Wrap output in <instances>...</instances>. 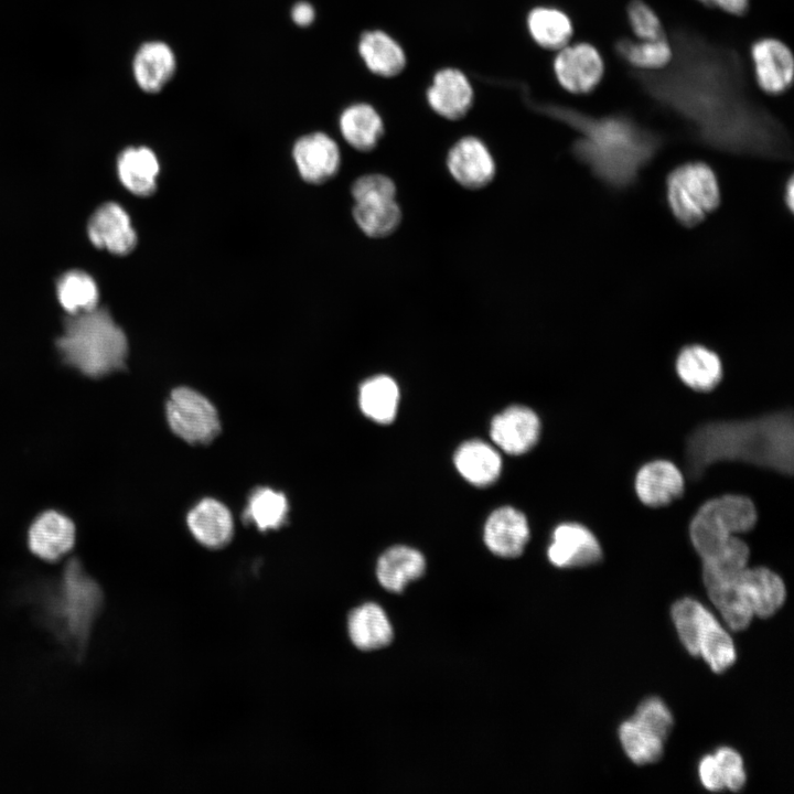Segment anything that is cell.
<instances>
[{"label":"cell","instance_id":"obj_1","mask_svg":"<svg viewBox=\"0 0 794 794\" xmlns=\"http://www.w3.org/2000/svg\"><path fill=\"white\" fill-rule=\"evenodd\" d=\"M673 56L659 71H636L643 90L717 151L791 160L785 127L749 95L742 61L731 49L686 29L672 35Z\"/></svg>","mask_w":794,"mask_h":794},{"label":"cell","instance_id":"obj_2","mask_svg":"<svg viewBox=\"0 0 794 794\" xmlns=\"http://www.w3.org/2000/svg\"><path fill=\"white\" fill-rule=\"evenodd\" d=\"M543 111L580 133L571 151L603 185L614 191L634 186L656 157L664 137L623 114L593 117L556 105Z\"/></svg>","mask_w":794,"mask_h":794},{"label":"cell","instance_id":"obj_3","mask_svg":"<svg viewBox=\"0 0 794 794\" xmlns=\"http://www.w3.org/2000/svg\"><path fill=\"white\" fill-rule=\"evenodd\" d=\"M793 434V416L786 410L699 425L686 441L687 473L697 480L713 463L739 461L791 475Z\"/></svg>","mask_w":794,"mask_h":794},{"label":"cell","instance_id":"obj_4","mask_svg":"<svg viewBox=\"0 0 794 794\" xmlns=\"http://www.w3.org/2000/svg\"><path fill=\"white\" fill-rule=\"evenodd\" d=\"M29 593L39 621L75 661H82L104 607V592L97 581L85 571L79 559L72 558L58 579L42 583Z\"/></svg>","mask_w":794,"mask_h":794},{"label":"cell","instance_id":"obj_5","mask_svg":"<svg viewBox=\"0 0 794 794\" xmlns=\"http://www.w3.org/2000/svg\"><path fill=\"white\" fill-rule=\"evenodd\" d=\"M63 361L89 377H101L124 367L127 337L106 308H98L65 320L56 342Z\"/></svg>","mask_w":794,"mask_h":794},{"label":"cell","instance_id":"obj_6","mask_svg":"<svg viewBox=\"0 0 794 794\" xmlns=\"http://www.w3.org/2000/svg\"><path fill=\"white\" fill-rule=\"evenodd\" d=\"M758 522L753 501L742 494H722L702 503L688 526L691 545L702 559L726 547L733 536L751 530Z\"/></svg>","mask_w":794,"mask_h":794},{"label":"cell","instance_id":"obj_7","mask_svg":"<svg viewBox=\"0 0 794 794\" xmlns=\"http://www.w3.org/2000/svg\"><path fill=\"white\" fill-rule=\"evenodd\" d=\"M665 196L673 217L686 228L701 224L721 203L718 176L702 161L672 169L665 179Z\"/></svg>","mask_w":794,"mask_h":794},{"label":"cell","instance_id":"obj_8","mask_svg":"<svg viewBox=\"0 0 794 794\" xmlns=\"http://www.w3.org/2000/svg\"><path fill=\"white\" fill-rule=\"evenodd\" d=\"M172 431L189 443H206L219 432L218 414L202 394L189 387L175 388L167 404Z\"/></svg>","mask_w":794,"mask_h":794},{"label":"cell","instance_id":"obj_9","mask_svg":"<svg viewBox=\"0 0 794 794\" xmlns=\"http://www.w3.org/2000/svg\"><path fill=\"white\" fill-rule=\"evenodd\" d=\"M548 560L558 568L586 567L599 562L602 548L596 535L584 525L565 522L551 534Z\"/></svg>","mask_w":794,"mask_h":794},{"label":"cell","instance_id":"obj_10","mask_svg":"<svg viewBox=\"0 0 794 794\" xmlns=\"http://www.w3.org/2000/svg\"><path fill=\"white\" fill-rule=\"evenodd\" d=\"M560 85L576 94L589 93L600 83L604 65L597 49L588 43L565 45L554 61Z\"/></svg>","mask_w":794,"mask_h":794},{"label":"cell","instance_id":"obj_11","mask_svg":"<svg viewBox=\"0 0 794 794\" xmlns=\"http://www.w3.org/2000/svg\"><path fill=\"white\" fill-rule=\"evenodd\" d=\"M634 491L643 505L651 508L664 507L684 494L685 478L674 462L655 459L636 471Z\"/></svg>","mask_w":794,"mask_h":794},{"label":"cell","instance_id":"obj_12","mask_svg":"<svg viewBox=\"0 0 794 794\" xmlns=\"http://www.w3.org/2000/svg\"><path fill=\"white\" fill-rule=\"evenodd\" d=\"M540 434V420L528 407L514 405L491 421L490 437L504 452L521 455L535 447Z\"/></svg>","mask_w":794,"mask_h":794},{"label":"cell","instance_id":"obj_13","mask_svg":"<svg viewBox=\"0 0 794 794\" xmlns=\"http://www.w3.org/2000/svg\"><path fill=\"white\" fill-rule=\"evenodd\" d=\"M87 233L97 248H105L114 255H127L137 244V234L128 213L115 202L105 203L95 211Z\"/></svg>","mask_w":794,"mask_h":794},{"label":"cell","instance_id":"obj_14","mask_svg":"<svg viewBox=\"0 0 794 794\" xmlns=\"http://www.w3.org/2000/svg\"><path fill=\"white\" fill-rule=\"evenodd\" d=\"M751 55L757 81L765 93L779 95L791 87L794 61L784 43L775 39L759 40L752 45Z\"/></svg>","mask_w":794,"mask_h":794},{"label":"cell","instance_id":"obj_15","mask_svg":"<svg viewBox=\"0 0 794 794\" xmlns=\"http://www.w3.org/2000/svg\"><path fill=\"white\" fill-rule=\"evenodd\" d=\"M447 165L453 179L468 189L487 185L495 173L489 149L475 137L460 139L449 151Z\"/></svg>","mask_w":794,"mask_h":794},{"label":"cell","instance_id":"obj_16","mask_svg":"<svg viewBox=\"0 0 794 794\" xmlns=\"http://www.w3.org/2000/svg\"><path fill=\"white\" fill-rule=\"evenodd\" d=\"M298 171L309 183H323L332 178L340 167V150L336 142L323 132L305 135L297 140L292 150Z\"/></svg>","mask_w":794,"mask_h":794},{"label":"cell","instance_id":"obj_17","mask_svg":"<svg viewBox=\"0 0 794 794\" xmlns=\"http://www.w3.org/2000/svg\"><path fill=\"white\" fill-rule=\"evenodd\" d=\"M483 538L494 555L503 558L517 557L529 540L527 518L512 506L498 507L487 517Z\"/></svg>","mask_w":794,"mask_h":794},{"label":"cell","instance_id":"obj_18","mask_svg":"<svg viewBox=\"0 0 794 794\" xmlns=\"http://www.w3.org/2000/svg\"><path fill=\"white\" fill-rule=\"evenodd\" d=\"M29 548L36 557L54 562L68 554L75 544V526L65 515L47 511L31 525Z\"/></svg>","mask_w":794,"mask_h":794},{"label":"cell","instance_id":"obj_19","mask_svg":"<svg viewBox=\"0 0 794 794\" xmlns=\"http://www.w3.org/2000/svg\"><path fill=\"white\" fill-rule=\"evenodd\" d=\"M675 372L686 387L698 393L712 390L723 377L720 356L699 343L687 344L678 351Z\"/></svg>","mask_w":794,"mask_h":794},{"label":"cell","instance_id":"obj_20","mask_svg":"<svg viewBox=\"0 0 794 794\" xmlns=\"http://www.w3.org/2000/svg\"><path fill=\"white\" fill-rule=\"evenodd\" d=\"M176 58L169 44L149 41L139 46L132 60L133 78L146 93L160 92L173 77Z\"/></svg>","mask_w":794,"mask_h":794},{"label":"cell","instance_id":"obj_21","mask_svg":"<svg viewBox=\"0 0 794 794\" xmlns=\"http://www.w3.org/2000/svg\"><path fill=\"white\" fill-rule=\"evenodd\" d=\"M738 584L753 615L769 618L784 603L783 580L765 567H747L739 576Z\"/></svg>","mask_w":794,"mask_h":794},{"label":"cell","instance_id":"obj_22","mask_svg":"<svg viewBox=\"0 0 794 794\" xmlns=\"http://www.w3.org/2000/svg\"><path fill=\"white\" fill-rule=\"evenodd\" d=\"M473 92L466 76L454 68H446L434 75L427 92L430 107L448 119H459L471 106Z\"/></svg>","mask_w":794,"mask_h":794},{"label":"cell","instance_id":"obj_23","mask_svg":"<svg viewBox=\"0 0 794 794\" xmlns=\"http://www.w3.org/2000/svg\"><path fill=\"white\" fill-rule=\"evenodd\" d=\"M187 526L194 538L208 548L225 546L234 530L230 512L213 498L202 500L190 511Z\"/></svg>","mask_w":794,"mask_h":794},{"label":"cell","instance_id":"obj_24","mask_svg":"<svg viewBox=\"0 0 794 794\" xmlns=\"http://www.w3.org/2000/svg\"><path fill=\"white\" fill-rule=\"evenodd\" d=\"M426 568L420 551L408 546H393L378 558L376 577L380 586L390 592H401L409 582L420 578Z\"/></svg>","mask_w":794,"mask_h":794},{"label":"cell","instance_id":"obj_25","mask_svg":"<svg viewBox=\"0 0 794 794\" xmlns=\"http://www.w3.org/2000/svg\"><path fill=\"white\" fill-rule=\"evenodd\" d=\"M453 463L461 476L475 486L493 484L502 470L500 454L482 440L463 442L453 455Z\"/></svg>","mask_w":794,"mask_h":794},{"label":"cell","instance_id":"obj_26","mask_svg":"<svg viewBox=\"0 0 794 794\" xmlns=\"http://www.w3.org/2000/svg\"><path fill=\"white\" fill-rule=\"evenodd\" d=\"M352 643L361 651H374L390 644L394 632L385 611L367 602L355 608L347 620Z\"/></svg>","mask_w":794,"mask_h":794},{"label":"cell","instance_id":"obj_27","mask_svg":"<svg viewBox=\"0 0 794 794\" xmlns=\"http://www.w3.org/2000/svg\"><path fill=\"white\" fill-rule=\"evenodd\" d=\"M117 171L128 191L138 196H149L157 189L160 164L150 148L129 147L119 154Z\"/></svg>","mask_w":794,"mask_h":794},{"label":"cell","instance_id":"obj_28","mask_svg":"<svg viewBox=\"0 0 794 794\" xmlns=\"http://www.w3.org/2000/svg\"><path fill=\"white\" fill-rule=\"evenodd\" d=\"M398 403V385L387 375L369 377L360 387V408L366 417L377 423L387 425L394 421Z\"/></svg>","mask_w":794,"mask_h":794},{"label":"cell","instance_id":"obj_29","mask_svg":"<svg viewBox=\"0 0 794 794\" xmlns=\"http://www.w3.org/2000/svg\"><path fill=\"white\" fill-rule=\"evenodd\" d=\"M339 126L346 142L360 151L372 150L384 131L378 112L371 105L362 103L345 108Z\"/></svg>","mask_w":794,"mask_h":794},{"label":"cell","instance_id":"obj_30","mask_svg":"<svg viewBox=\"0 0 794 794\" xmlns=\"http://www.w3.org/2000/svg\"><path fill=\"white\" fill-rule=\"evenodd\" d=\"M358 52L367 68L380 76L398 74L406 63L401 46L379 30L368 31L362 35Z\"/></svg>","mask_w":794,"mask_h":794},{"label":"cell","instance_id":"obj_31","mask_svg":"<svg viewBox=\"0 0 794 794\" xmlns=\"http://www.w3.org/2000/svg\"><path fill=\"white\" fill-rule=\"evenodd\" d=\"M698 655L716 673L725 672L736 661L733 642L713 614L704 609L697 635Z\"/></svg>","mask_w":794,"mask_h":794},{"label":"cell","instance_id":"obj_32","mask_svg":"<svg viewBox=\"0 0 794 794\" xmlns=\"http://www.w3.org/2000/svg\"><path fill=\"white\" fill-rule=\"evenodd\" d=\"M353 216L358 227L371 237H385L400 223L401 212L395 197L356 201Z\"/></svg>","mask_w":794,"mask_h":794},{"label":"cell","instance_id":"obj_33","mask_svg":"<svg viewBox=\"0 0 794 794\" xmlns=\"http://www.w3.org/2000/svg\"><path fill=\"white\" fill-rule=\"evenodd\" d=\"M749 557L748 544L739 536H733L723 549L701 560L705 586L737 580L748 567Z\"/></svg>","mask_w":794,"mask_h":794},{"label":"cell","instance_id":"obj_34","mask_svg":"<svg viewBox=\"0 0 794 794\" xmlns=\"http://www.w3.org/2000/svg\"><path fill=\"white\" fill-rule=\"evenodd\" d=\"M528 29L537 44L560 50L572 35V23L567 14L555 8H536L528 15Z\"/></svg>","mask_w":794,"mask_h":794},{"label":"cell","instance_id":"obj_35","mask_svg":"<svg viewBox=\"0 0 794 794\" xmlns=\"http://www.w3.org/2000/svg\"><path fill=\"white\" fill-rule=\"evenodd\" d=\"M615 52L636 71L645 72L664 68L673 56L672 44L666 36L641 42L621 39L615 43Z\"/></svg>","mask_w":794,"mask_h":794},{"label":"cell","instance_id":"obj_36","mask_svg":"<svg viewBox=\"0 0 794 794\" xmlns=\"http://www.w3.org/2000/svg\"><path fill=\"white\" fill-rule=\"evenodd\" d=\"M57 298L71 315L90 311L98 303V288L95 280L82 270H69L57 281Z\"/></svg>","mask_w":794,"mask_h":794},{"label":"cell","instance_id":"obj_37","mask_svg":"<svg viewBox=\"0 0 794 794\" xmlns=\"http://www.w3.org/2000/svg\"><path fill=\"white\" fill-rule=\"evenodd\" d=\"M706 588L712 603L730 629L741 631L750 624L754 615L739 588L738 579Z\"/></svg>","mask_w":794,"mask_h":794},{"label":"cell","instance_id":"obj_38","mask_svg":"<svg viewBox=\"0 0 794 794\" xmlns=\"http://www.w3.org/2000/svg\"><path fill=\"white\" fill-rule=\"evenodd\" d=\"M287 513L288 501L282 493L260 487L249 497L245 519L253 522L258 529H275L283 524Z\"/></svg>","mask_w":794,"mask_h":794},{"label":"cell","instance_id":"obj_39","mask_svg":"<svg viewBox=\"0 0 794 794\" xmlns=\"http://www.w3.org/2000/svg\"><path fill=\"white\" fill-rule=\"evenodd\" d=\"M619 737L626 755L636 764L654 763L663 754L664 741L633 719L621 725Z\"/></svg>","mask_w":794,"mask_h":794},{"label":"cell","instance_id":"obj_40","mask_svg":"<svg viewBox=\"0 0 794 794\" xmlns=\"http://www.w3.org/2000/svg\"><path fill=\"white\" fill-rule=\"evenodd\" d=\"M705 607L690 598L677 601L672 608V618L685 648L698 655L697 635Z\"/></svg>","mask_w":794,"mask_h":794},{"label":"cell","instance_id":"obj_41","mask_svg":"<svg viewBox=\"0 0 794 794\" xmlns=\"http://www.w3.org/2000/svg\"><path fill=\"white\" fill-rule=\"evenodd\" d=\"M632 719L663 741L668 737L673 726L670 711L661 699L655 697L644 700Z\"/></svg>","mask_w":794,"mask_h":794},{"label":"cell","instance_id":"obj_42","mask_svg":"<svg viewBox=\"0 0 794 794\" xmlns=\"http://www.w3.org/2000/svg\"><path fill=\"white\" fill-rule=\"evenodd\" d=\"M627 17L633 32L641 40H657L666 36L659 18L645 2L632 0L627 6Z\"/></svg>","mask_w":794,"mask_h":794},{"label":"cell","instance_id":"obj_43","mask_svg":"<svg viewBox=\"0 0 794 794\" xmlns=\"http://www.w3.org/2000/svg\"><path fill=\"white\" fill-rule=\"evenodd\" d=\"M725 783V788L738 792L745 784L743 762L738 752L729 748H721L713 754Z\"/></svg>","mask_w":794,"mask_h":794},{"label":"cell","instance_id":"obj_44","mask_svg":"<svg viewBox=\"0 0 794 794\" xmlns=\"http://www.w3.org/2000/svg\"><path fill=\"white\" fill-rule=\"evenodd\" d=\"M352 195L356 201L368 198L395 197V183L383 174H367L358 178L352 186Z\"/></svg>","mask_w":794,"mask_h":794},{"label":"cell","instance_id":"obj_45","mask_svg":"<svg viewBox=\"0 0 794 794\" xmlns=\"http://www.w3.org/2000/svg\"><path fill=\"white\" fill-rule=\"evenodd\" d=\"M699 777L702 785L712 792L725 788L719 765L713 755H706L699 763Z\"/></svg>","mask_w":794,"mask_h":794},{"label":"cell","instance_id":"obj_46","mask_svg":"<svg viewBox=\"0 0 794 794\" xmlns=\"http://www.w3.org/2000/svg\"><path fill=\"white\" fill-rule=\"evenodd\" d=\"M709 8L720 9L734 15H742L748 11L750 0H698Z\"/></svg>","mask_w":794,"mask_h":794},{"label":"cell","instance_id":"obj_47","mask_svg":"<svg viewBox=\"0 0 794 794\" xmlns=\"http://www.w3.org/2000/svg\"><path fill=\"white\" fill-rule=\"evenodd\" d=\"M314 17L313 7L307 1H299L291 9V19L299 26L310 25Z\"/></svg>","mask_w":794,"mask_h":794},{"label":"cell","instance_id":"obj_48","mask_svg":"<svg viewBox=\"0 0 794 794\" xmlns=\"http://www.w3.org/2000/svg\"><path fill=\"white\" fill-rule=\"evenodd\" d=\"M783 201L790 213H793L794 207V181L793 175L786 180L783 191Z\"/></svg>","mask_w":794,"mask_h":794}]
</instances>
